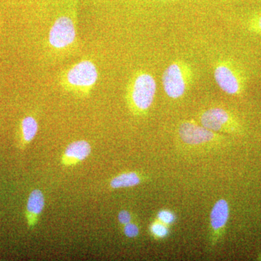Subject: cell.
Returning a JSON list of instances; mask_svg holds the SVG:
<instances>
[{
	"instance_id": "obj_1",
	"label": "cell",
	"mask_w": 261,
	"mask_h": 261,
	"mask_svg": "<svg viewBox=\"0 0 261 261\" xmlns=\"http://www.w3.org/2000/svg\"><path fill=\"white\" fill-rule=\"evenodd\" d=\"M157 84L152 75L139 72L130 80L127 91L128 108L136 116H145L155 97Z\"/></svg>"
},
{
	"instance_id": "obj_2",
	"label": "cell",
	"mask_w": 261,
	"mask_h": 261,
	"mask_svg": "<svg viewBox=\"0 0 261 261\" xmlns=\"http://www.w3.org/2000/svg\"><path fill=\"white\" fill-rule=\"evenodd\" d=\"M193 77V70L190 65L183 61L173 62L163 73L162 82L165 92L171 99L181 97Z\"/></svg>"
},
{
	"instance_id": "obj_3",
	"label": "cell",
	"mask_w": 261,
	"mask_h": 261,
	"mask_svg": "<svg viewBox=\"0 0 261 261\" xmlns=\"http://www.w3.org/2000/svg\"><path fill=\"white\" fill-rule=\"evenodd\" d=\"M65 77L70 88L87 92L97 82V67L90 61H82L70 68Z\"/></svg>"
},
{
	"instance_id": "obj_4",
	"label": "cell",
	"mask_w": 261,
	"mask_h": 261,
	"mask_svg": "<svg viewBox=\"0 0 261 261\" xmlns=\"http://www.w3.org/2000/svg\"><path fill=\"white\" fill-rule=\"evenodd\" d=\"M178 135L181 142L190 147L209 145L219 139L216 132L197 124L194 121L182 122L178 127Z\"/></svg>"
},
{
	"instance_id": "obj_5",
	"label": "cell",
	"mask_w": 261,
	"mask_h": 261,
	"mask_svg": "<svg viewBox=\"0 0 261 261\" xmlns=\"http://www.w3.org/2000/svg\"><path fill=\"white\" fill-rule=\"evenodd\" d=\"M202 126L214 132L234 133L238 129V123L231 113L221 108H214L201 114Z\"/></svg>"
},
{
	"instance_id": "obj_6",
	"label": "cell",
	"mask_w": 261,
	"mask_h": 261,
	"mask_svg": "<svg viewBox=\"0 0 261 261\" xmlns=\"http://www.w3.org/2000/svg\"><path fill=\"white\" fill-rule=\"evenodd\" d=\"M76 32L73 20L68 16L58 18L49 33V42L51 47L63 49L74 42Z\"/></svg>"
},
{
	"instance_id": "obj_7",
	"label": "cell",
	"mask_w": 261,
	"mask_h": 261,
	"mask_svg": "<svg viewBox=\"0 0 261 261\" xmlns=\"http://www.w3.org/2000/svg\"><path fill=\"white\" fill-rule=\"evenodd\" d=\"M216 84L225 93L234 95L240 93L241 84L234 70L226 63H219L214 69Z\"/></svg>"
},
{
	"instance_id": "obj_8",
	"label": "cell",
	"mask_w": 261,
	"mask_h": 261,
	"mask_svg": "<svg viewBox=\"0 0 261 261\" xmlns=\"http://www.w3.org/2000/svg\"><path fill=\"white\" fill-rule=\"evenodd\" d=\"M229 218V205L225 199L214 204L210 216L211 241L216 244L222 237Z\"/></svg>"
},
{
	"instance_id": "obj_9",
	"label": "cell",
	"mask_w": 261,
	"mask_h": 261,
	"mask_svg": "<svg viewBox=\"0 0 261 261\" xmlns=\"http://www.w3.org/2000/svg\"><path fill=\"white\" fill-rule=\"evenodd\" d=\"M91 152L92 147L87 141H75L68 145L62 154L61 163L67 167L75 166L87 159Z\"/></svg>"
},
{
	"instance_id": "obj_10",
	"label": "cell",
	"mask_w": 261,
	"mask_h": 261,
	"mask_svg": "<svg viewBox=\"0 0 261 261\" xmlns=\"http://www.w3.org/2000/svg\"><path fill=\"white\" fill-rule=\"evenodd\" d=\"M44 206L45 199L43 192L38 189L33 190L29 195L25 210V217L29 228L35 227L39 221V216L44 210Z\"/></svg>"
},
{
	"instance_id": "obj_11",
	"label": "cell",
	"mask_w": 261,
	"mask_h": 261,
	"mask_svg": "<svg viewBox=\"0 0 261 261\" xmlns=\"http://www.w3.org/2000/svg\"><path fill=\"white\" fill-rule=\"evenodd\" d=\"M143 181V177L140 173L135 171H129L120 173L111 179L110 187L114 190L129 188L140 185Z\"/></svg>"
},
{
	"instance_id": "obj_12",
	"label": "cell",
	"mask_w": 261,
	"mask_h": 261,
	"mask_svg": "<svg viewBox=\"0 0 261 261\" xmlns=\"http://www.w3.org/2000/svg\"><path fill=\"white\" fill-rule=\"evenodd\" d=\"M39 125L37 120L32 116H27L24 118L21 122L22 145H29L35 138L37 135Z\"/></svg>"
},
{
	"instance_id": "obj_13",
	"label": "cell",
	"mask_w": 261,
	"mask_h": 261,
	"mask_svg": "<svg viewBox=\"0 0 261 261\" xmlns=\"http://www.w3.org/2000/svg\"><path fill=\"white\" fill-rule=\"evenodd\" d=\"M149 231L154 238L162 240L168 236L169 233V228L168 225L163 224L157 219L151 224Z\"/></svg>"
},
{
	"instance_id": "obj_14",
	"label": "cell",
	"mask_w": 261,
	"mask_h": 261,
	"mask_svg": "<svg viewBox=\"0 0 261 261\" xmlns=\"http://www.w3.org/2000/svg\"><path fill=\"white\" fill-rule=\"evenodd\" d=\"M123 231L126 238H135L140 234V228L138 225L132 221L123 226Z\"/></svg>"
},
{
	"instance_id": "obj_15",
	"label": "cell",
	"mask_w": 261,
	"mask_h": 261,
	"mask_svg": "<svg viewBox=\"0 0 261 261\" xmlns=\"http://www.w3.org/2000/svg\"><path fill=\"white\" fill-rule=\"evenodd\" d=\"M157 219L161 221L163 224L168 225L172 224L176 219L175 215L171 211L168 210H162L159 211L157 215Z\"/></svg>"
},
{
	"instance_id": "obj_16",
	"label": "cell",
	"mask_w": 261,
	"mask_h": 261,
	"mask_svg": "<svg viewBox=\"0 0 261 261\" xmlns=\"http://www.w3.org/2000/svg\"><path fill=\"white\" fill-rule=\"evenodd\" d=\"M118 221H119V224L122 225V226H124V225L132 222V215L128 211H121L118 214Z\"/></svg>"
},
{
	"instance_id": "obj_17",
	"label": "cell",
	"mask_w": 261,
	"mask_h": 261,
	"mask_svg": "<svg viewBox=\"0 0 261 261\" xmlns=\"http://www.w3.org/2000/svg\"><path fill=\"white\" fill-rule=\"evenodd\" d=\"M257 23H258L259 29L261 31V15L260 18L258 19V21H257Z\"/></svg>"
}]
</instances>
